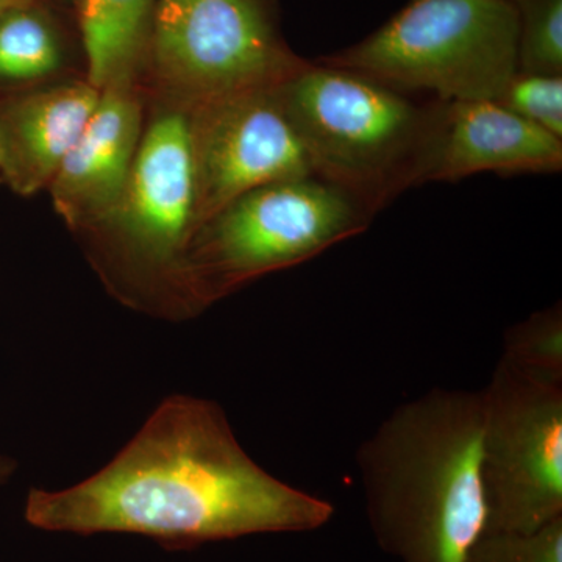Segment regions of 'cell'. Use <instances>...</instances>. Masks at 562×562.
I'll use <instances>...</instances> for the list:
<instances>
[{"label": "cell", "instance_id": "cell-1", "mask_svg": "<svg viewBox=\"0 0 562 562\" xmlns=\"http://www.w3.org/2000/svg\"><path fill=\"white\" fill-rule=\"evenodd\" d=\"M330 502L281 482L236 439L217 403L172 395L90 479L32 490L27 524L43 531L139 535L169 549L319 530Z\"/></svg>", "mask_w": 562, "mask_h": 562}, {"label": "cell", "instance_id": "cell-2", "mask_svg": "<svg viewBox=\"0 0 562 562\" xmlns=\"http://www.w3.org/2000/svg\"><path fill=\"white\" fill-rule=\"evenodd\" d=\"M482 391L402 403L357 453L373 538L397 562H464L486 527Z\"/></svg>", "mask_w": 562, "mask_h": 562}, {"label": "cell", "instance_id": "cell-3", "mask_svg": "<svg viewBox=\"0 0 562 562\" xmlns=\"http://www.w3.org/2000/svg\"><path fill=\"white\" fill-rule=\"evenodd\" d=\"M314 177L349 192L373 214L428 183L446 102H419L382 80L306 61L276 87Z\"/></svg>", "mask_w": 562, "mask_h": 562}, {"label": "cell", "instance_id": "cell-4", "mask_svg": "<svg viewBox=\"0 0 562 562\" xmlns=\"http://www.w3.org/2000/svg\"><path fill=\"white\" fill-rule=\"evenodd\" d=\"M512 0H412L379 31L319 61L436 101H497L519 70Z\"/></svg>", "mask_w": 562, "mask_h": 562}, {"label": "cell", "instance_id": "cell-5", "mask_svg": "<svg viewBox=\"0 0 562 562\" xmlns=\"http://www.w3.org/2000/svg\"><path fill=\"white\" fill-rule=\"evenodd\" d=\"M375 214L349 192L317 179L277 181L243 194L192 238L183 276L199 301L312 260L368 231Z\"/></svg>", "mask_w": 562, "mask_h": 562}, {"label": "cell", "instance_id": "cell-6", "mask_svg": "<svg viewBox=\"0 0 562 562\" xmlns=\"http://www.w3.org/2000/svg\"><path fill=\"white\" fill-rule=\"evenodd\" d=\"M149 44L190 109L272 90L305 63L281 38L269 0H155Z\"/></svg>", "mask_w": 562, "mask_h": 562}, {"label": "cell", "instance_id": "cell-7", "mask_svg": "<svg viewBox=\"0 0 562 562\" xmlns=\"http://www.w3.org/2000/svg\"><path fill=\"white\" fill-rule=\"evenodd\" d=\"M484 532H532L562 517V383L498 361L482 390Z\"/></svg>", "mask_w": 562, "mask_h": 562}, {"label": "cell", "instance_id": "cell-8", "mask_svg": "<svg viewBox=\"0 0 562 562\" xmlns=\"http://www.w3.org/2000/svg\"><path fill=\"white\" fill-rule=\"evenodd\" d=\"M190 113L195 233L246 192L277 181L314 177L305 144L276 88L205 103Z\"/></svg>", "mask_w": 562, "mask_h": 562}, {"label": "cell", "instance_id": "cell-9", "mask_svg": "<svg viewBox=\"0 0 562 562\" xmlns=\"http://www.w3.org/2000/svg\"><path fill=\"white\" fill-rule=\"evenodd\" d=\"M111 224L125 251L151 271L183 266L195 235V166L191 113L171 111L140 136Z\"/></svg>", "mask_w": 562, "mask_h": 562}, {"label": "cell", "instance_id": "cell-10", "mask_svg": "<svg viewBox=\"0 0 562 562\" xmlns=\"http://www.w3.org/2000/svg\"><path fill=\"white\" fill-rule=\"evenodd\" d=\"M132 81L101 90L98 105L49 184L52 203L72 228L109 222L127 183L143 128Z\"/></svg>", "mask_w": 562, "mask_h": 562}, {"label": "cell", "instance_id": "cell-11", "mask_svg": "<svg viewBox=\"0 0 562 562\" xmlns=\"http://www.w3.org/2000/svg\"><path fill=\"white\" fill-rule=\"evenodd\" d=\"M562 138L494 101L446 102L428 181H457L473 173H557Z\"/></svg>", "mask_w": 562, "mask_h": 562}, {"label": "cell", "instance_id": "cell-12", "mask_svg": "<svg viewBox=\"0 0 562 562\" xmlns=\"http://www.w3.org/2000/svg\"><path fill=\"white\" fill-rule=\"evenodd\" d=\"M88 81L0 98V180L16 194L49 188L98 105Z\"/></svg>", "mask_w": 562, "mask_h": 562}, {"label": "cell", "instance_id": "cell-13", "mask_svg": "<svg viewBox=\"0 0 562 562\" xmlns=\"http://www.w3.org/2000/svg\"><path fill=\"white\" fill-rule=\"evenodd\" d=\"M88 83L98 90L132 81L149 44L155 0H77Z\"/></svg>", "mask_w": 562, "mask_h": 562}, {"label": "cell", "instance_id": "cell-14", "mask_svg": "<svg viewBox=\"0 0 562 562\" xmlns=\"http://www.w3.org/2000/svg\"><path fill=\"white\" fill-rule=\"evenodd\" d=\"M57 36L32 5L0 16V79L35 80L60 65Z\"/></svg>", "mask_w": 562, "mask_h": 562}, {"label": "cell", "instance_id": "cell-15", "mask_svg": "<svg viewBox=\"0 0 562 562\" xmlns=\"http://www.w3.org/2000/svg\"><path fill=\"white\" fill-rule=\"evenodd\" d=\"M502 358L525 372L562 383L561 303L513 325L506 331Z\"/></svg>", "mask_w": 562, "mask_h": 562}, {"label": "cell", "instance_id": "cell-16", "mask_svg": "<svg viewBox=\"0 0 562 562\" xmlns=\"http://www.w3.org/2000/svg\"><path fill=\"white\" fill-rule=\"evenodd\" d=\"M519 22V72L562 76V0H512Z\"/></svg>", "mask_w": 562, "mask_h": 562}, {"label": "cell", "instance_id": "cell-17", "mask_svg": "<svg viewBox=\"0 0 562 562\" xmlns=\"http://www.w3.org/2000/svg\"><path fill=\"white\" fill-rule=\"evenodd\" d=\"M495 102L562 138V76L517 70Z\"/></svg>", "mask_w": 562, "mask_h": 562}, {"label": "cell", "instance_id": "cell-18", "mask_svg": "<svg viewBox=\"0 0 562 562\" xmlns=\"http://www.w3.org/2000/svg\"><path fill=\"white\" fill-rule=\"evenodd\" d=\"M464 562H562V517L532 532H483Z\"/></svg>", "mask_w": 562, "mask_h": 562}, {"label": "cell", "instance_id": "cell-19", "mask_svg": "<svg viewBox=\"0 0 562 562\" xmlns=\"http://www.w3.org/2000/svg\"><path fill=\"white\" fill-rule=\"evenodd\" d=\"M14 469H16V462L0 454V484L5 483L7 480L13 476Z\"/></svg>", "mask_w": 562, "mask_h": 562}, {"label": "cell", "instance_id": "cell-20", "mask_svg": "<svg viewBox=\"0 0 562 562\" xmlns=\"http://www.w3.org/2000/svg\"><path fill=\"white\" fill-rule=\"evenodd\" d=\"M33 0H0V16L9 13L10 10L20 9V7L32 5Z\"/></svg>", "mask_w": 562, "mask_h": 562}]
</instances>
